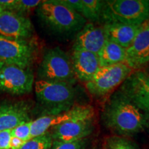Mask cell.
Returning <instances> with one entry per match:
<instances>
[{
  "mask_svg": "<svg viewBox=\"0 0 149 149\" xmlns=\"http://www.w3.org/2000/svg\"><path fill=\"white\" fill-rule=\"evenodd\" d=\"M102 118L106 127L124 137L140 133L149 126L148 114L139 109L120 90L107 102Z\"/></svg>",
  "mask_w": 149,
  "mask_h": 149,
  "instance_id": "6da1fadb",
  "label": "cell"
},
{
  "mask_svg": "<svg viewBox=\"0 0 149 149\" xmlns=\"http://www.w3.org/2000/svg\"><path fill=\"white\" fill-rule=\"evenodd\" d=\"M36 13L48 29L59 34L79 32L87 23L82 15L68 8L60 0L42 1Z\"/></svg>",
  "mask_w": 149,
  "mask_h": 149,
  "instance_id": "7a4b0ae2",
  "label": "cell"
},
{
  "mask_svg": "<svg viewBox=\"0 0 149 149\" xmlns=\"http://www.w3.org/2000/svg\"><path fill=\"white\" fill-rule=\"evenodd\" d=\"M35 92L42 116L64 113L74 105L75 91L70 84L38 79Z\"/></svg>",
  "mask_w": 149,
  "mask_h": 149,
  "instance_id": "3957f363",
  "label": "cell"
},
{
  "mask_svg": "<svg viewBox=\"0 0 149 149\" xmlns=\"http://www.w3.org/2000/svg\"><path fill=\"white\" fill-rule=\"evenodd\" d=\"M149 17L147 0L104 1L101 18L105 23L141 26Z\"/></svg>",
  "mask_w": 149,
  "mask_h": 149,
  "instance_id": "277c9868",
  "label": "cell"
},
{
  "mask_svg": "<svg viewBox=\"0 0 149 149\" xmlns=\"http://www.w3.org/2000/svg\"><path fill=\"white\" fill-rule=\"evenodd\" d=\"M39 80L73 84L76 77L70 57L59 47L48 50L37 70Z\"/></svg>",
  "mask_w": 149,
  "mask_h": 149,
  "instance_id": "5b68a950",
  "label": "cell"
},
{
  "mask_svg": "<svg viewBox=\"0 0 149 149\" xmlns=\"http://www.w3.org/2000/svg\"><path fill=\"white\" fill-rule=\"evenodd\" d=\"M132 72L133 69L124 63L101 66L86 83V88L93 96H104L124 82Z\"/></svg>",
  "mask_w": 149,
  "mask_h": 149,
  "instance_id": "8992f818",
  "label": "cell"
},
{
  "mask_svg": "<svg viewBox=\"0 0 149 149\" xmlns=\"http://www.w3.org/2000/svg\"><path fill=\"white\" fill-rule=\"evenodd\" d=\"M34 74L29 68L0 61V92L10 95H24L31 92Z\"/></svg>",
  "mask_w": 149,
  "mask_h": 149,
  "instance_id": "52a82bcc",
  "label": "cell"
},
{
  "mask_svg": "<svg viewBox=\"0 0 149 149\" xmlns=\"http://www.w3.org/2000/svg\"><path fill=\"white\" fill-rule=\"evenodd\" d=\"M35 55V47L29 40L8 38L0 35V61L29 68Z\"/></svg>",
  "mask_w": 149,
  "mask_h": 149,
  "instance_id": "ba28073f",
  "label": "cell"
},
{
  "mask_svg": "<svg viewBox=\"0 0 149 149\" xmlns=\"http://www.w3.org/2000/svg\"><path fill=\"white\" fill-rule=\"evenodd\" d=\"M94 110L89 105H74L71 109L57 115H44L32 121L31 126V138L46 133L50 128L62 123L94 116Z\"/></svg>",
  "mask_w": 149,
  "mask_h": 149,
  "instance_id": "9c48e42d",
  "label": "cell"
},
{
  "mask_svg": "<svg viewBox=\"0 0 149 149\" xmlns=\"http://www.w3.org/2000/svg\"><path fill=\"white\" fill-rule=\"evenodd\" d=\"M120 91L139 109L149 115V74L132 72L122 84Z\"/></svg>",
  "mask_w": 149,
  "mask_h": 149,
  "instance_id": "30bf717a",
  "label": "cell"
},
{
  "mask_svg": "<svg viewBox=\"0 0 149 149\" xmlns=\"http://www.w3.org/2000/svg\"><path fill=\"white\" fill-rule=\"evenodd\" d=\"M34 28L26 16L11 11L0 13V35L8 38L29 40L33 36Z\"/></svg>",
  "mask_w": 149,
  "mask_h": 149,
  "instance_id": "8fae6325",
  "label": "cell"
},
{
  "mask_svg": "<svg viewBox=\"0 0 149 149\" xmlns=\"http://www.w3.org/2000/svg\"><path fill=\"white\" fill-rule=\"evenodd\" d=\"M50 132L53 141H74L87 138L94 130V116L68 121L54 126Z\"/></svg>",
  "mask_w": 149,
  "mask_h": 149,
  "instance_id": "7c38bea8",
  "label": "cell"
},
{
  "mask_svg": "<svg viewBox=\"0 0 149 149\" xmlns=\"http://www.w3.org/2000/svg\"><path fill=\"white\" fill-rule=\"evenodd\" d=\"M107 41L103 26H98L91 22L86 23L77 33L73 50H81L97 55Z\"/></svg>",
  "mask_w": 149,
  "mask_h": 149,
  "instance_id": "4fadbf2b",
  "label": "cell"
},
{
  "mask_svg": "<svg viewBox=\"0 0 149 149\" xmlns=\"http://www.w3.org/2000/svg\"><path fill=\"white\" fill-rule=\"evenodd\" d=\"M149 62V27L143 24L129 47L126 49L124 64L132 69Z\"/></svg>",
  "mask_w": 149,
  "mask_h": 149,
  "instance_id": "5bb4252c",
  "label": "cell"
},
{
  "mask_svg": "<svg viewBox=\"0 0 149 149\" xmlns=\"http://www.w3.org/2000/svg\"><path fill=\"white\" fill-rule=\"evenodd\" d=\"M31 107L26 102L0 104V131L12 130L19 124L30 122Z\"/></svg>",
  "mask_w": 149,
  "mask_h": 149,
  "instance_id": "9a60e30c",
  "label": "cell"
},
{
  "mask_svg": "<svg viewBox=\"0 0 149 149\" xmlns=\"http://www.w3.org/2000/svg\"><path fill=\"white\" fill-rule=\"evenodd\" d=\"M70 59L76 79L86 83L92 79L101 67L98 55L91 52L73 50Z\"/></svg>",
  "mask_w": 149,
  "mask_h": 149,
  "instance_id": "2e32d148",
  "label": "cell"
},
{
  "mask_svg": "<svg viewBox=\"0 0 149 149\" xmlns=\"http://www.w3.org/2000/svg\"><path fill=\"white\" fill-rule=\"evenodd\" d=\"M141 26L120 23H105L103 28L107 40L116 43L126 49L135 40L136 35L140 30Z\"/></svg>",
  "mask_w": 149,
  "mask_h": 149,
  "instance_id": "e0dca14e",
  "label": "cell"
},
{
  "mask_svg": "<svg viewBox=\"0 0 149 149\" xmlns=\"http://www.w3.org/2000/svg\"><path fill=\"white\" fill-rule=\"evenodd\" d=\"M100 66L124 63L126 57V48L116 43L107 40L101 51L97 54Z\"/></svg>",
  "mask_w": 149,
  "mask_h": 149,
  "instance_id": "ac0fdd59",
  "label": "cell"
},
{
  "mask_svg": "<svg viewBox=\"0 0 149 149\" xmlns=\"http://www.w3.org/2000/svg\"><path fill=\"white\" fill-rule=\"evenodd\" d=\"M81 10L80 15L89 20L91 23L101 19L104 1L100 0H81Z\"/></svg>",
  "mask_w": 149,
  "mask_h": 149,
  "instance_id": "d6986e66",
  "label": "cell"
},
{
  "mask_svg": "<svg viewBox=\"0 0 149 149\" xmlns=\"http://www.w3.org/2000/svg\"><path fill=\"white\" fill-rule=\"evenodd\" d=\"M53 139L49 131L38 137H33L26 141L19 149H50Z\"/></svg>",
  "mask_w": 149,
  "mask_h": 149,
  "instance_id": "ffe728a7",
  "label": "cell"
},
{
  "mask_svg": "<svg viewBox=\"0 0 149 149\" xmlns=\"http://www.w3.org/2000/svg\"><path fill=\"white\" fill-rule=\"evenodd\" d=\"M103 149H140L137 145L132 141L121 137L115 135L107 137L104 141Z\"/></svg>",
  "mask_w": 149,
  "mask_h": 149,
  "instance_id": "44dd1931",
  "label": "cell"
},
{
  "mask_svg": "<svg viewBox=\"0 0 149 149\" xmlns=\"http://www.w3.org/2000/svg\"><path fill=\"white\" fill-rule=\"evenodd\" d=\"M41 2L40 0H16L13 12L26 16V14L37 8Z\"/></svg>",
  "mask_w": 149,
  "mask_h": 149,
  "instance_id": "7402d4cb",
  "label": "cell"
},
{
  "mask_svg": "<svg viewBox=\"0 0 149 149\" xmlns=\"http://www.w3.org/2000/svg\"><path fill=\"white\" fill-rule=\"evenodd\" d=\"M88 145V139L74 141H53L50 149H86Z\"/></svg>",
  "mask_w": 149,
  "mask_h": 149,
  "instance_id": "603a6c76",
  "label": "cell"
},
{
  "mask_svg": "<svg viewBox=\"0 0 149 149\" xmlns=\"http://www.w3.org/2000/svg\"><path fill=\"white\" fill-rule=\"evenodd\" d=\"M32 120L19 124L17 126L11 130L12 137H17L24 141H27L31 139V126Z\"/></svg>",
  "mask_w": 149,
  "mask_h": 149,
  "instance_id": "cb8c5ba5",
  "label": "cell"
},
{
  "mask_svg": "<svg viewBox=\"0 0 149 149\" xmlns=\"http://www.w3.org/2000/svg\"><path fill=\"white\" fill-rule=\"evenodd\" d=\"M11 130L0 131V149H10Z\"/></svg>",
  "mask_w": 149,
  "mask_h": 149,
  "instance_id": "d4e9b609",
  "label": "cell"
},
{
  "mask_svg": "<svg viewBox=\"0 0 149 149\" xmlns=\"http://www.w3.org/2000/svg\"><path fill=\"white\" fill-rule=\"evenodd\" d=\"M60 1L68 8L80 14L81 10V0H60Z\"/></svg>",
  "mask_w": 149,
  "mask_h": 149,
  "instance_id": "484cf974",
  "label": "cell"
},
{
  "mask_svg": "<svg viewBox=\"0 0 149 149\" xmlns=\"http://www.w3.org/2000/svg\"><path fill=\"white\" fill-rule=\"evenodd\" d=\"M25 142L26 141L22 140V139L12 137L10 141V149H19Z\"/></svg>",
  "mask_w": 149,
  "mask_h": 149,
  "instance_id": "4316f807",
  "label": "cell"
},
{
  "mask_svg": "<svg viewBox=\"0 0 149 149\" xmlns=\"http://www.w3.org/2000/svg\"><path fill=\"white\" fill-rule=\"evenodd\" d=\"M144 24H145V25H146V26H148V27H149V17H148V19H147V20H146V22H145Z\"/></svg>",
  "mask_w": 149,
  "mask_h": 149,
  "instance_id": "83f0119b",
  "label": "cell"
},
{
  "mask_svg": "<svg viewBox=\"0 0 149 149\" xmlns=\"http://www.w3.org/2000/svg\"><path fill=\"white\" fill-rule=\"evenodd\" d=\"M2 11H3V8H1V6H0V13H1V12H2Z\"/></svg>",
  "mask_w": 149,
  "mask_h": 149,
  "instance_id": "f1b7e54d",
  "label": "cell"
}]
</instances>
